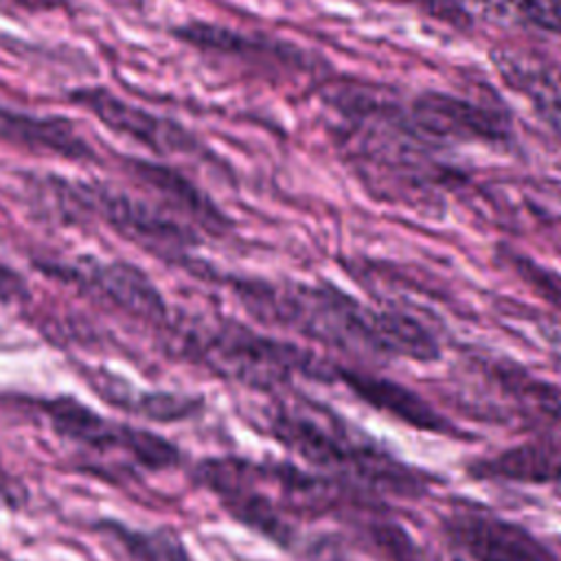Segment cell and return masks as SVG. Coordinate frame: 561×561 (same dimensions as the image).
Here are the masks:
<instances>
[{
  "instance_id": "1",
  "label": "cell",
  "mask_w": 561,
  "mask_h": 561,
  "mask_svg": "<svg viewBox=\"0 0 561 561\" xmlns=\"http://www.w3.org/2000/svg\"><path fill=\"white\" fill-rule=\"evenodd\" d=\"M272 430L280 443L324 469L359 478L366 484L394 493H412L419 489L416 476H412L410 469L373 447L353 443L335 425L309 416L280 414L274 419Z\"/></svg>"
},
{
  "instance_id": "2",
  "label": "cell",
  "mask_w": 561,
  "mask_h": 561,
  "mask_svg": "<svg viewBox=\"0 0 561 561\" xmlns=\"http://www.w3.org/2000/svg\"><path fill=\"white\" fill-rule=\"evenodd\" d=\"M193 346L213 370L254 388L283 383L298 370L316 375L313 359L300 348L261 337L239 324H219L197 335Z\"/></svg>"
},
{
  "instance_id": "3",
  "label": "cell",
  "mask_w": 561,
  "mask_h": 561,
  "mask_svg": "<svg viewBox=\"0 0 561 561\" xmlns=\"http://www.w3.org/2000/svg\"><path fill=\"white\" fill-rule=\"evenodd\" d=\"M42 408L59 436L94 451H118L149 471L169 469L180 460L178 447L162 436L149 430H138L125 423L110 421L85 408L77 399L57 397L44 401Z\"/></svg>"
},
{
  "instance_id": "4",
  "label": "cell",
  "mask_w": 561,
  "mask_h": 561,
  "mask_svg": "<svg viewBox=\"0 0 561 561\" xmlns=\"http://www.w3.org/2000/svg\"><path fill=\"white\" fill-rule=\"evenodd\" d=\"M199 484L210 489L224 508L241 524L276 543H289L294 526L265 491L267 469L243 458H210L195 469Z\"/></svg>"
},
{
  "instance_id": "5",
  "label": "cell",
  "mask_w": 561,
  "mask_h": 561,
  "mask_svg": "<svg viewBox=\"0 0 561 561\" xmlns=\"http://www.w3.org/2000/svg\"><path fill=\"white\" fill-rule=\"evenodd\" d=\"M81 199L101 213L116 232L147 250L173 254L182 252L191 243L186 226L180 224L164 206H153L107 186L83 188Z\"/></svg>"
},
{
  "instance_id": "6",
  "label": "cell",
  "mask_w": 561,
  "mask_h": 561,
  "mask_svg": "<svg viewBox=\"0 0 561 561\" xmlns=\"http://www.w3.org/2000/svg\"><path fill=\"white\" fill-rule=\"evenodd\" d=\"M451 541L473 561H557L526 528L484 513H462L447 522Z\"/></svg>"
},
{
  "instance_id": "7",
  "label": "cell",
  "mask_w": 561,
  "mask_h": 561,
  "mask_svg": "<svg viewBox=\"0 0 561 561\" xmlns=\"http://www.w3.org/2000/svg\"><path fill=\"white\" fill-rule=\"evenodd\" d=\"M70 99L77 105L90 110L110 129L125 134L153 151H186L193 145L186 129H182L173 121L160 118L142 107L125 103L103 88H83L72 92Z\"/></svg>"
},
{
  "instance_id": "8",
  "label": "cell",
  "mask_w": 561,
  "mask_h": 561,
  "mask_svg": "<svg viewBox=\"0 0 561 561\" xmlns=\"http://www.w3.org/2000/svg\"><path fill=\"white\" fill-rule=\"evenodd\" d=\"M412 118L423 131L440 138L500 142L508 136L497 112L443 92L421 94L412 105Z\"/></svg>"
},
{
  "instance_id": "9",
  "label": "cell",
  "mask_w": 561,
  "mask_h": 561,
  "mask_svg": "<svg viewBox=\"0 0 561 561\" xmlns=\"http://www.w3.org/2000/svg\"><path fill=\"white\" fill-rule=\"evenodd\" d=\"M337 377L346 383L348 390H353L368 405L394 416L401 423H408L423 432H436V434L451 432V425L447 423L445 416H440L414 390L397 381L366 375V373H351V370H340Z\"/></svg>"
},
{
  "instance_id": "10",
  "label": "cell",
  "mask_w": 561,
  "mask_h": 561,
  "mask_svg": "<svg viewBox=\"0 0 561 561\" xmlns=\"http://www.w3.org/2000/svg\"><path fill=\"white\" fill-rule=\"evenodd\" d=\"M0 138L20 147L44 149L64 158H88L90 147L64 118L31 116L0 105Z\"/></svg>"
},
{
  "instance_id": "11",
  "label": "cell",
  "mask_w": 561,
  "mask_h": 561,
  "mask_svg": "<svg viewBox=\"0 0 561 561\" xmlns=\"http://www.w3.org/2000/svg\"><path fill=\"white\" fill-rule=\"evenodd\" d=\"M92 287L123 311L142 318L160 320L164 302L151 280L129 263H107L92 270Z\"/></svg>"
},
{
  "instance_id": "12",
  "label": "cell",
  "mask_w": 561,
  "mask_h": 561,
  "mask_svg": "<svg viewBox=\"0 0 561 561\" xmlns=\"http://www.w3.org/2000/svg\"><path fill=\"white\" fill-rule=\"evenodd\" d=\"M471 473L528 484L557 482L561 480V451L543 443H524L471 465Z\"/></svg>"
},
{
  "instance_id": "13",
  "label": "cell",
  "mask_w": 561,
  "mask_h": 561,
  "mask_svg": "<svg viewBox=\"0 0 561 561\" xmlns=\"http://www.w3.org/2000/svg\"><path fill=\"white\" fill-rule=\"evenodd\" d=\"M134 173L138 175V180L147 182L149 188L156 191L167 210L173 208L175 213H182L208 228L221 221V215L213 208V204L206 202L202 193H197L193 184L186 182L182 175L147 162H134Z\"/></svg>"
},
{
  "instance_id": "14",
  "label": "cell",
  "mask_w": 561,
  "mask_h": 561,
  "mask_svg": "<svg viewBox=\"0 0 561 561\" xmlns=\"http://www.w3.org/2000/svg\"><path fill=\"white\" fill-rule=\"evenodd\" d=\"M375 348L416 362H432L440 355L436 340L414 318L390 311H375Z\"/></svg>"
},
{
  "instance_id": "15",
  "label": "cell",
  "mask_w": 561,
  "mask_h": 561,
  "mask_svg": "<svg viewBox=\"0 0 561 561\" xmlns=\"http://www.w3.org/2000/svg\"><path fill=\"white\" fill-rule=\"evenodd\" d=\"M94 388L112 401L114 405H121L134 414L147 416V419H158V421H175V419H186L191 416L197 408L199 401L180 397V394H169V392H136L127 383L112 379L110 375H103L101 379H94Z\"/></svg>"
},
{
  "instance_id": "16",
  "label": "cell",
  "mask_w": 561,
  "mask_h": 561,
  "mask_svg": "<svg viewBox=\"0 0 561 561\" xmlns=\"http://www.w3.org/2000/svg\"><path fill=\"white\" fill-rule=\"evenodd\" d=\"M99 530L116 541L131 561H195L171 528L134 530L118 522H101Z\"/></svg>"
},
{
  "instance_id": "17",
  "label": "cell",
  "mask_w": 561,
  "mask_h": 561,
  "mask_svg": "<svg viewBox=\"0 0 561 561\" xmlns=\"http://www.w3.org/2000/svg\"><path fill=\"white\" fill-rule=\"evenodd\" d=\"M497 66L508 77L506 81H513L515 88L526 92L550 125L561 131V77L554 70L526 66L517 59H502Z\"/></svg>"
},
{
  "instance_id": "18",
  "label": "cell",
  "mask_w": 561,
  "mask_h": 561,
  "mask_svg": "<svg viewBox=\"0 0 561 561\" xmlns=\"http://www.w3.org/2000/svg\"><path fill=\"white\" fill-rule=\"evenodd\" d=\"M513 265L519 272V276L535 287V291H539L546 300L561 305V276L541 267L539 263L528 261L526 256L513 254Z\"/></svg>"
},
{
  "instance_id": "19",
  "label": "cell",
  "mask_w": 561,
  "mask_h": 561,
  "mask_svg": "<svg viewBox=\"0 0 561 561\" xmlns=\"http://www.w3.org/2000/svg\"><path fill=\"white\" fill-rule=\"evenodd\" d=\"M373 539L375 546L381 550V554L388 561H419V552L412 546L410 537L397 526V524H388V526H375L373 528Z\"/></svg>"
},
{
  "instance_id": "20",
  "label": "cell",
  "mask_w": 561,
  "mask_h": 561,
  "mask_svg": "<svg viewBox=\"0 0 561 561\" xmlns=\"http://www.w3.org/2000/svg\"><path fill=\"white\" fill-rule=\"evenodd\" d=\"M28 502V491L20 478L7 471L0 465V506L2 508H22Z\"/></svg>"
},
{
  "instance_id": "21",
  "label": "cell",
  "mask_w": 561,
  "mask_h": 561,
  "mask_svg": "<svg viewBox=\"0 0 561 561\" xmlns=\"http://www.w3.org/2000/svg\"><path fill=\"white\" fill-rule=\"evenodd\" d=\"M64 4V0H0V7L22 9V11H48Z\"/></svg>"
},
{
  "instance_id": "22",
  "label": "cell",
  "mask_w": 561,
  "mask_h": 561,
  "mask_svg": "<svg viewBox=\"0 0 561 561\" xmlns=\"http://www.w3.org/2000/svg\"><path fill=\"white\" fill-rule=\"evenodd\" d=\"M548 2H550V4H552V9L561 15V0H548Z\"/></svg>"
}]
</instances>
